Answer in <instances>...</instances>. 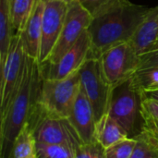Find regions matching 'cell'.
Listing matches in <instances>:
<instances>
[{
	"mask_svg": "<svg viewBox=\"0 0 158 158\" xmlns=\"http://www.w3.org/2000/svg\"><path fill=\"white\" fill-rule=\"evenodd\" d=\"M149 9L130 0H118L95 14L87 29L91 37L89 59H99L113 46L131 42Z\"/></svg>",
	"mask_w": 158,
	"mask_h": 158,
	"instance_id": "obj_1",
	"label": "cell"
},
{
	"mask_svg": "<svg viewBox=\"0 0 158 158\" xmlns=\"http://www.w3.org/2000/svg\"><path fill=\"white\" fill-rule=\"evenodd\" d=\"M42 80L40 65L26 55L20 79L0 113V158H13L15 141L38 102Z\"/></svg>",
	"mask_w": 158,
	"mask_h": 158,
	"instance_id": "obj_2",
	"label": "cell"
},
{
	"mask_svg": "<svg viewBox=\"0 0 158 158\" xmlns=\"http://www.w3.org/2000/svg\"><path fill=\"white\" fill-rule=\"evenodd\" d=\"M143 98L131 77L112 87L106 114L126 131L129 138L138 136L144 130Z\"/></svg>",
	"mask_w": 158,
	"mask_h": 158,
	"instance_id": "obj_3",
	"label": "cell"
},
{
	"mask_svg": "<svg viewBox=\"0 0 158 158\" xmlns=\"http://www.w3.org/2000/svg\"><path fill=\"white\" fill-rule=\"evenodd\" d=\"M32 131L36 143L65 145L77 149L82 143L68 118H60L45 113L38 102L27 122Z\"/></svg>",
	"mask_w": 158,
	"mask_h": 158,
	"instance_id": "obj_4",
	"label": "cell"
},
{
	"mask_svg": "<svg viewBox=\"0 0 158 158\" xmlns=\"http://www.w3.org/2000/svg\"><path fill=\"white\" fill-rule=\"evenodd\" d=\"M80 89L79 71L61 80L43 79L38 105L49 115L69 118Z\"/></svg>",
	"mask_w": 158,
	"mask_h": 158,
	"instance_id": "obj_5",
	"label": "cell"
},
{
	"mask_svg": "<svg viewBox=\"0 0 158 158\" xmlns=\"http://www.w3.org/2000/svg\"><path fill=\"white\" fill-rule=\"evenodd\" d=\"M81 88L90 100L97 122L107 113L112 86L106 81L99 59H88L79 70Z\"/></svg>",
	"mask_w": 158,
	"mask_h": 158,
	"instance_id": "obj_6",
	"label": "cell"
},
{
	"mask_svg": "<svg viewBox=\"0 0 158 158\" xmlns=\"http://www.w3.org/2000/svg\"><path fill=\"white\" fill-rule=\"evenodd\" d=\"M104 75L113 87L131 78L139 67V55L131 42L119 44L99 58Z\"/></svg>",
	"mask_w": 158,
	"mask_h": 158,
	"instance_id": "obj_7",
	"label": "cell"
},
{
	"mask_svg": "<svg viewBox=\"0 0 158 158\" xmlns=\"http://www.w3.org/2000/svg\"><path fill=\"white\" fill-rule=\"evenodd\" d=\"M93 16L82 6L79 0L68 4V11L58 41L47 63H56L87 31Z\"/></svg>",
	"mask_w": 158,
	"mask_h": 158,
	"instance_id": "obj_8",
	"label": "cell"
},
{
	"mask_svg": "<svg viewBox=\"0 0 158 158\" xmlns=\"http://www.w3.org/2000/svg\"><path fill=\"white\" fill-rule=\"evenodd\" d=\"M44 1L45 3L42 22V38L38 58L39 65L48 62L60 36L68 11V4L64 2L56 0Z\"/></svg>",
	"mask_w": 158,
	"mask_h": 158,
	"instance_id": "obj_9",
	"label": "cell"
},
{
	"mask_svg": "<svg viewBox=\"0 0 158 158\" xmlns=\"http://www.w3.org/2000/svg\"><path fill=\"white\" fill-rule=\"evenodd\" d=\"M90 51L91 37L88 31H85L75 44L56 63L40 65L43 79L61 80L79 71L89 59Z\"/></svg>",
	"mask_w": 158,
	"mask_h": 158,
	"instance_id": "obj_10",
	"label": "cell"
},
{
	"mask_svg": "<svg viewBox=\"0 0 158 158\" xmlns=\"http://www.w3.org/2000/svg\"><path fill=\"white\" fill-rule=\"evenodd\" d=\"M26 54L21 33L15 34L4 65L1 67L0 85V113L6 107L9 99L20 79Z\"/></svg>",
	"mask_w": 158,
	"mask_h": 158,
	"instance_id": "obj_11",
	"label": "cell"
},
{
	"mask_svg": "<svg viewBox=\"0 0 158 158\" xmlns=\"http://www.w3.org/2000/svg\"><path fill=\"white\" fill-rule=\"evenodd\" d=\"M68 118L79 134L82 143H88L94 140L96 125L94 112L90 100L81 88Z\"/></svg>",
	"mask_w": 158,
	"mask_h": 158,
	"instance_id": "obj_12",
	"label": "cell"
},
{
	"mask_svg": "<svg viewBox=\"0 0 158 158\" xmlns=\"http://www.w3.org/2000/svg\"><path fill=\"white\" fill-rule=\"evenodd\" d=\"M44 3V0H37L35 8L21 32L25 54L37 62L42 38V22Z\"/></svg>",
	"mask_w": 158,
	"mask_h": 158,
	"instance_id": "obj_13",
	"label": "cell"
},
{
	"mask_svg": "<svg viewBox=\"0 0 158 158\" xmlns=\"http://www.w3.org/2000/svg\"><path fill=\"white\" fill-rule=\"evenodd\" d=\"M158 38V6L150 7L145 19L131 39V43L138 55L149 50Z\"/></svg>",
	"mask_w": 158,
	"mask_h": 158,
	"instance_id": "obj_14",
	"label": "cell"
},
{
	"mask_svg": "<svg viewBox=\"0 0 158 158\" xmlns=\"http://www.w3.org/2000/svg\"><path fill=\"white\" fill-rule=\"evenodd\" d=\"M129 138L126 131L108 114H105L95 125L94 139L105 148Z\"/></svg>",
	"mask_w": 158,
	"mask_h": 158,
	"instance_id": "obj_15",
	"label": "cell"
},
{
	"mask_svg": "<svg viewBox=\"0 0 158 158\" xmlns=\"http://www.w3.org/2000/svg\"><path fill=\"white\" fill-rule=\"evenodd\" d=\"M36 3L37 0H9V12L14 35L22 32Z\"/></svg>",
	"mask_w": 158,
	"mask_h": 158,
	"instance_id": "obj_16",
	"label": "cell"
},
{
	"mask_svg": "<svg viewBox=\"0 0 158 158\" xmlns=\"http://www.w3.org/2000/svg\"><path fill=\"white\" fill-rule=\"evenodd\" d=\"M13 36L9 0H0V67L6 61Z\"/></svg>",
	"mask_w": 158,
	"mask_h": 158,
	"instance_id": "obj_17",
	"label": "cell"
},
{
	"mask_svg": "<svg viewBox=\"0 0 158 158\" xmlns=\"http://www.w3.org/2000/svg\"><path fill=\"white\" fill-rule=\"evenodd\" d=\"M13 158H38L36 141L29 123L19 133L13 147Z\"/></svg>",
	"mask_w": 158,
	"mask_h": 158,
	"instance_id": "obj_18",
	"label": "cell"
},
{
	"mask_svg": "<svg viewBox=\"0 0 158 158\" xmlns=\"http://www.w3.org/2000/svg\"><path fill=\"white\" fill-rule=\"evenodd\" d=\"M134 138L137 143L131 158H158V142L148 131Z\"/></svg>",
	"mask_w": 158,
	"mask_h": 158,
	"instance_id": "obj_19",
	"label": "cell"
},
{
	"mask_svg": "<svg viewBox=\"0 0 158 158\" xmlns=\"http://www.w3.org/2000/svg\"><path fill=\"white\" fill-rule=\"evenodd\" d=\"M131 78L142 94L158 90V69L137 70Z\"/></svg>",
	"mask_w": 158,
	"mask_h": 158,
	"instance_id": "obj_20",
	"label": "cell"
},
{
	"mask_svg": "<svg viewBox=\"0 0 158 158\" xmlns=\"http://www.w3.org/2000/svg\"><path fill=\"white\" fill-rule=\"evenodd\" d=\"M38 158H74L75 149L65 145L36 143Z\"/></svg>",
	"mask_w": 158,
	"mask_h": 158,
	"instance_id": "obj_21",
	"label": "cell"
},
{
	"mask_svg": "<svg viewBox=\"0 0 158 158\" xmlns=\"http://www.w3.org/2000/svg\"><path fill=\"white\" fill-rule=\"evenodd\" d=\"M135 138L123 139L106 148V158H131L135 145Z\"/></svg>",
	"mask_w": 158,
	"mask_h": 158,
	"instance_id": "obj_22",
	"label": "cell"
},
{
	"mask_svg": "<svg viewBox=\"0 0 158 158\" xmlns=\"http://www.w3.org/2000/svg\"><path fill=\"white\" fill-rule=\"evenodd\" d=\"M74 158H106V148L95 139L88 143H81L75 151Z\"/></svg>",
	"mask_w": 158,
	"mask_h": 158,
	"instance_id": "obj_23",
	"label": "cell"
},
{
	"mask_svg": "<svg viewBox=\"0 0 158 158\" xmlns=\"http://www.w3.org/2000/svg\"><path fill=\"white\" fill-rule=\"evenodd\" d=\"M158 69V42L149 50L139 55L138 70L142 69Z\"/></svg>",
	"mask_w": 158,
	"mask_h": 158,
	"instance_id": "obj_24",
	"label": "cell"
},
{
	"mask_svg": "<svg viewBox=\"0 0 158 158\" xmlns=\"http://www.w3.org/2000/svg\"><path fill=\"white\" fill-rule=\"evenodd\" d=\"M142 113L143 119L158 121V101L143 97L142 102Z\"/></svg>",
	"mask_w": 158,
	"mask_h": 158,
	"instance_id": "obj_25",
	"label": "cell"
},
{
	"mask_svg": "<svg viewBox=\"0 0 158 158\" xmlns=\"http://www.w3.org/2000/svg\"><path fill=\"white\" fill-rule=\"evenodd\" d=\"M118 0H79L82 6L94 17L95 14L112 5Z\"/></svg>",
	"mask_w": 158,
	"mask_h": 158,
	"instance_id": "obj_26",
	"label": "cell"
},
{
	"mask_svg": "<svg viewBox=\"0 0 158 158\" xmlns=\"http://www.w3.org/2000/svg\"><path fill=\"white\" fill-rule=\"evenodd\" d=\"M148 131L158 142V121L152 119H144V130Z\"/></svg>",
	"mask_w": 158,
	"mask_h": 158,
	"instance_id": "obj_27",
	"label": "cell"
},
{
	"mask_svg": "<svg viewBox=\"0 0 158 158\" xmlns=\"http://www.w3.org/2000/svg\"><path fill=\"white\" fill-rule=\"evenodd\" d=\"M143 97H146V98H151V99H154V100L158 101V90L143 93Z\"/></svg>",
	"mask_w": 158,
	"mask_h": 158,
	"instance_id": "obj_28",
	"label": "cell"
},
{
	"mask_svg": "<svg viewBox=\"0 0 158 158\" xmlns=\"http://www.w3.org/2000/svg\"><path fill=\"white\" fill-rule=\"evenodd\" d=\"M56 1H61V2H64L66 4H69V3H71V2H73L75 0H56Z\"/></svg>",
	"mask_w": 158,
	"mask_h": 158,
	"instance_id": "obj_29",
	"label": "cell"
},
{
	"mask_svg": "<svg viewBox=\"0 0 158 158\" xmlns=\"http://www.w3.org/2000/svg\"><path fill=\"white\" fill-rule=\"evenodd\" d=\"M156 42H158V38H157V41H156Z\"/></svg>",
	"mask_w": 158,
	"mask_h": 158,
	"instance_id": "obj_30",
	"label": "cell"
}]
</instances>
